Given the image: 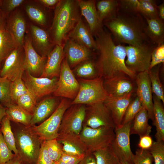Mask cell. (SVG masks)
<instances>
[{"instance_id": "cell-2", "label": "cell", "mask_w": 164, "mask_h": 164, "mask_svg": "<svg viewBox=\"0 0 164 164\" xmlns=\"http://www.w3.org/2000/svg\"><path fill=\"white\" fill-rule=\"evenodd\" d=\"M102 23L110 31L117 44L136 46L150 42L146 33V21L139 13L128 12L120 9L115 17Z\"/></svg>"}, {"instance_id": "cell-61", "label": "cell", "mask_w": 164, "mask_h": 164, "mask_svg": "<svg viewBox=\"0 0 164 164\" xmlns=\"http://www.w3.org/2000/svg\"><path fill=\"white\" fill-rule=\"evenodd\" d=\"M2 4V0H0V6H1Z\"/></svg>"}, {"instance_id": "cell-39", "label": "cell", "mask_w": 164, "mask_h": 164, "mask_svg": "<svg viewBox=\"0 0 164 164\" xmlns=\"http://www.w3.org/2000/svg\"><path fill=\"white\" fill-rule=\"evenodd\" d=\"M25 9L28 15L32 21L41 26L46 24V15L40 8L34 5H28L26 6Z\"/></svg>"}, {"instance_id": "cell-21", "label": "cell", "mask_w": 164, "mask_h": 164, "mask_svg": "<svg viewBox=\"0 0 164 164\" xmlns=\"http://www.w3.org/2000/svg\"><path fill=\"white\" fill-rule=\"evenodd\" d=\"M56 139L64 152L76 156L86 155L88 153L79 135L73 133L59 134Z\"/></svg>"}, {"instance_id": "cell-51", "label": "cell", "mask_w": 164, "mask_h": 164, "mask_svg": "<svg viewBox=\"0 0 164 164\" xmlns=\"http://www.w3.org/2000/svg\"><path fill=\"white\" fill-rule=\"evenodd\" d=\"M152 137L149 135H145L140 137L138 146L139 149L149 150L153 143Z\"/></svg>"}, {"instance_id": "cell-54", "label": "cell", "mask_w": 164, "mask_h": 164, "mask_svg": "<svg viewBox=\"0 0 164 164\" xmlns=\"http://www.w3.org/2000/svg\"><path fill=\"white\" fill-rule=\"evenodd\" d=\"M60 0H39L38 1L39 3L47 7L51 8L56 6Z\"/></svg>"}, {"instance_id": "cell-19", "label": "cell", "mask_w": 164, "mask_h": 164, "mask_svg": "<svg viewBox=\"0 0 164 164\" xmlns=\"http://www.w3.org/2000/svg\"><path fill=\"white\" fill-rule=\"evenodd\" d=\"M132 95L130 93L118 97L108 96L103 101L111 113L115 128L121 126L126 110L132 100Z\"/></svg>"}, {"instance_id": "cell-4", "label": "cell", "mask_w": 164, "mask_h": 164, "mask_svg": "<svg viewBox=\"0 0 164 164\" xmlns=\"http://www.w3.org/2000/svg\"><path fill=\"white\" fill-rule=\"evenodd\" d=\"M16 124L12 128L18 152L17 156L22 162L36 164L43 141L33 131L31 125Z\"/></svg>"}, {"instance_id": "cell-31", "label": "cell", "mask_w": 164, "mask_h": 164, "mask_svg": "<svg viewBox=\"0 0 164 164\" xmlns=\"http://www.w3.org/2000/svg\"><path fill=\"white\" fill-rule=\"evenodd\" d=\"M6 116L10 121L29 126L32 114L17 104L12 103L6 107Z\"/></svg>"}, {"instance_id": "cell-34", "label": "cell", "mask_w": 164, "mask_h": 164, "mask_svg": "<svg viewBox=\"0 0 164 164\" xmlns=\"http://www.w3.org/2000/svg\"><path fill=\"white\" fill-rule=\"evenodd\" d=\"M74 72L77 76L80 78L91 79L100 77L96 62L89 59L77 66Z\"/></svg>"}, {"instance_id": "cell-28", "label": "cell", "mask_w": 164, "mask_h": 164, "mask_svg": "<svg viewBox=\"0 0 164 164\" xmlns=\"http://www.w3.org/2000/svg\"><path fill=\"white\" fill-rule=\"evenodd\" d=\"M145 19L147 24L146 33L149 41L156 45L164 43V21L159 18Z\"/></svg>"}, {"instance_id": "cell-35", "label": "cell", "mask_w": 164, "mask_h": 164, "mask_svg": "<svg viewBox=\"0 0 164 164\" xmlns=\"http://www.w3.org/2000/svg\"><path fill=\"white\" fill-rule=\"evenodd\" d=\"M0 130L5 141L10 149L15 155H17L18 152L15 145V136L10 121L6 116L2 121Z\"/></svg>"}, {"instance_id": "cell-32", "label": "cell", "mask_w": 164, "mask_h": 164, "mask_svg": "<svg viewBox=\"0 0 164 164\" xmlns=\"http://www.w3.org/2000/svg\"><path fill=\"white\" fill-rule=\"evenodd\" d=\"M17 47L13 38L4 25L0 29V63Z\"/></svg>"}, {"instance_id": "cell-55", "label": "cell", "mask_w": 164, "mask_h": 164, "mask_svg": "<svg viewBox=\"0 0 164 164\" xmlns=\"http://www.w3.org/2000/svg\"><path fill=\"white\" fill-rule=\"evenodd\" d=\"M158 18L164 21V3H162L157 6Z\"/></svg>"}, {"instance_id": "cell-9", "label": "cell", "mask_w": 164, "mask_h": 164, "mask_svg": "<svg viewBox=\"0 0 164 164\" xmlns=\"http://www.w3.org/2000/svg\"><path fill=\"white\" fill-rule=\"evenodd\" d=\"M79 88V83L64 57L61 65L56 88L53 94L56 97L73 100L77 96Z\"/></svg>"}, {"instance_id": "cell-1", "label": "cell", "mask_w": 164, "mask_h": 164, "mask_svg": "<svg viewBox=\"0 0 164 164\" xmlns=\"http://www.w3.org/2000/svg\"><path fill=\"white\" fill-rule=\"evenodd\" d=\"M94 37L98 55L96 63L99 76L106 79L126 75L135 80L136 74L125 65V46L117 44L111 33L103 29Z\"/></svg>"}, {"instance_id": "cell-3", "label": "cell", "mask_w": 164, "mask_h": 164, "mask_svg": "<svg viewBox=\"0 0 164 164\" xmlns=\"http://www.w3.org/2000/svg\"><path fill=\"white\" fill-rule=\"evenodd\" d=\"M78 0H60L55 7L51 31L55 45L63 44L68 35L81 19Z\"/></svg>"}, {"instance_id": "cell-13", "label": "cell", "mask_w": 164, "mask_h": 164, "mask_svg": "<svg viewBox=\"0 0 164 164\" xmlns=\"http://www.w3.org/2000/svg\"><path fill=\"white\" fill-rule=\"evenodd\" d=\"M24 58L23 47L13 50L5 59L0 77L7 78L11 81L22 78L25 71Z\"/></svg>"}, {"instance_id": "cell-8", "label": "cell", "mask_w": 164, "mask_h": 164, "mask_svg": "<svg viewBox=\"0 0 164 164\" xmlns=\"http://www.w3.org/2000/svg\"><path fill=\"white\" fill-rule=\"evenodd\" d=\"M67 98L62 99L55 111L46 120L32 128L42 141L56 138L62 118L66 110L71 105Z\"/></svg>"}, {"instance_id": "cell-48", "label": "cell", "mask_w": 164, "mask_h": 164, "mask_svg": "<svg viewBox=\"0 0 164 164\" xmlns=\"http://www.w3.org/2000/svg\"><path fill=\"white\" fill-rule=\"evenodd\" d=\"M119 2L121 9L129 13H139V0H120Z\"/></svg>"}, {"instance_id": "cell-5", "label": "cell", "mask_w": 164, "mask_h": 164, "mask_svg": "<svg viewBox=\"0 0 164 164\" xmlns=\"http://www.w3.org/2000/svg\"><path fill=\"white\" fill-rule=\"evenodd\" d=\"M104 79L99 77L91 79L80 78L78 80L80 88L71 105H87L104 101L108 96L103 85Z\"/></svg>"}, {"instance_id": "cell-15", "label": "cell", "mask_w": 164, "mask_h": 164, "mask_svg": "<svg viewBox=\"0 0 164 164\" xmlns=\"http://www.w3.org/2000/svg\"><path fill=\"white\" fill-rule=\"evenodd\" d=\"M23 48L25 71L34 77H40L44 69L47 57H43L36 52L32 46L31 37L28 35L25 36Z\"/></svg>"}, {"instance_id": "cell-14", "label": "cell", "mask_w": 164, "mask_h": 164, "mask_svg": "<svg viewBox=\"0 0 164 164\" xmlns=\"http://www.w3.org/2000/svg\"><path fill=\"white\" fill-rule=\"evenodd\" d=\"M23 81L28 90L32 93L36 99L53 93L56 89L58 79L44 77H36L25 71Z\"/></svg>"}, {"instance_id": "cell-23", "label": "cell", "mask_w": 164, "mask_h": 164, "mask_svg": "<svg viewBox=\"0 0 164 164\" xmlns=\"http://www.w3.org/2000/svg\"><path fill=\"white\" fill-rule=\"evenodd\" d=\"M63 44L55 45L47 57L43 73L40 77L52 79L59 77L61 64L64 58Z\"/></svg>"}, {"instance_id": "cell-20", "label": "cell", "mask_w": 164, "mask_h": 164, "mask_svg": "<svg viewBox=\"0 0 164 164\" xmlns=\"http://www.w3.org/2000/svg\"><path fill=\"white\" fill-rule=\"evenodd\" d=\"M32 46L41 56L47 57L52 50L53 45L48 33L43 29L33 25L30 26Z\"/></svg>"}, {"instance_id": "cell-16", "label": "cell", "mask_w": 164, "mask_h": 164, "mask_svg": "<svg viewBox=\"0 0 164 164\" xmlns=\"http://www.w3.org/2000/svg\"><path fill=\"white\" fill-rule=\"evenodd\" d=\"M135 80L137 86L136 97L142 107L147 111L149 119L152 120L153 123V93L148 71L137 74Z\"/></svg>"}, {"instance_id": "cell-49", "label": "cell", "mask_w": 164, "mask_h": 164, "mask_svg": "<svg viewBox=\"0 0 164 164\" xmlns=\"http://www.w3.org/2000/svg\"><path fill=\"white\" fill-rule=\"evenodd\" d=\"M86 155L76 156L63 152L59 164H79Z\"/></svg>"}, {"instance_id": "cell-50", "label": "cell", "mask_w": 164, "mask_h": 164, "mask_svg": "<svg viewBox=\"0 0 164 164\" xmlns=\"http://www.w3.org/2000/svg\"><path fill=\"white\" fill-rule=\"evenodd\" d=\"M53 161L48 153L45 141L42 143L36 164H52Z\"/></svg>"}, {"instance_id": "cell-40", "label": "cell", "mask_w": 164, "mask_h": 164, "mask_svg": "<svg viewBox=\"0 0 164 164\" xmlns=\"http://www.w3.org/2000/svg\"><path fill=\"white\" fill-rule=\"evenodd\" d=\"M36 101L35 96L28 91L18 98L15 104L32 114L37 104Z\"/></svg>"}, {"instance_id": "cell-62", "label": "cell", "mask_w": 164, "mask_h": 164, "mask_svg": "<svg viewBox=\"0 0 164 164\" xmlns=\"http://www.w3.org/2000/svg\"><path fill=\"white\" fill-rule=\"evenodd\" d=\"M2 79V78L0 77V82L1 81Z\"/></svg>"}, {"instance_id": "cell-45", "label": "cell", "mask_w": 164, "mask_h": 164, "mask_svg": "<svg viewBox=\"0 0 164 164\" xmlns=\"http://www.w3.org/2000/svg\"><path fill=\"white\" fill-rule=\"evenodd\" d=\"M153 158L149 150L137 149L133 158V164H152Z\"/></svg>"}, {"instance_id": "cell-6", "label": "cell", "mask_w": 164, "mask_h": 164, "mask_svg": "<svg viewBox=\"0 0 164 164\" xmlns=\"http://www.w3.org/2000/svg\"><path fill=\"white\" fill-rule=\"evenodd\" d=\"M157 45L148 42L138 46H125V63L127 67L136 74L148 71L152 52Z\"/></svg>"}, {"instance_id": "cell-27", "label": "cell", "mask_w": 164, "mask_h": 164, "mask_svg": "<svg viewBox=\"0 0 164 164\" xmlns=\"http://www.w3.org/2000/svg\"><path fill=\"white\" fill-rule=\"evenodd\" d=\"M96 7L99 21L103 24L104 21L112 19L116 16L120 9L119 0L96 1Z\"/></svg>"}, {"instance_id": "cell-59", "label": "cell", "mask_w": 164, "mask_h": 164, "mask_svg": "<svg viewBox=\"0 0 164 164\" xmlns=\"http://www.w3.org/2000/svg\"><path fill=\"white\" fill-rule=\"evenodd\" d=\"M117 164H133V163L126 162H123L119 161Z\"/></svg>"}, {"instance_id": "cell-46", "label": "cell", "mask_w": 164, "mask_h": 164, "mask_svg": "<svg viewBox=\"0 0 164 164\" xmlns=\"http://www.w3.org/2000/svg\"><path fill=\"white\" fill-rule=\"evenodd\" d=\"M164 63V43L157 45L151 54L149 70L154 67Z\"/></svg>"}, {"instance_id": "cell-29", "label": "cell", "mask_w": 164, "mask_h": 164, "mask_svg": "<svg viewBox=\"0 0 164 164\" xmlns=\"http://www.w3.org/2000/svg\"><path fill=\"white\" fill-rule=\"evenodd\" d=\"M153 113L156 141H164V109L162 101L153 94Z\"/></svg>"}, {"instance_id": "cell-64", "label": "cell", "mask_w": 164, "mask_h": 164, "mask_svg": "<svg viewBox=\"0 0 164 164\" xmlns=\"http://www.w3.org/2000/svg\"><path fill=\"white\" fill-rule=\"evenodd\" d=\"M0 127H1V124H0Z\"/></svg>"}, {"instance_id": "cell-60", "label": "cell", "mask_w": 164, "mask_h": 164, "mask_svg": "<svg viewBox=\"0 0 164 164\" xmlns=\"http://www.w3.org/2000/svg\"><path fill=\"white\" fill-rule=\"evenodd\" d=\"M52 164H59L58 161H53Z\"/></svg>"}, {"instance_id": "cell-52", "label": "cell", "mask_w": 164, "mask_h": 164, "mask_svg": "<svg viewBox=\"0 0 164 164\" xmlns=\"http://www.w3.org/2000/svg\"><path fill=\"white\" fill-rule=\"evenodd\" d=\"M24 0H6L2 1L6 11H11L25 2Z\"/></svg>"}, {"instance_id": "cell-11", "label": "cell", "mask_w": 164, "mask_h": 164, "mask_svg": "<svg viewBox=\"0 0 164 164\" xmlns=\"http://www.w3.org/2000/svg\"><path fill=\"white\" fill-rule=\"evenodd\" d=\"M85 117L83 126L96 128L107 127L114 128L111 113L103 101L86 105Z\"/></svg>"}, {"instance_id": "cell-63", "label": "cell", "mask_w": 164, "mask_h": 164, "mask_svg": "<svg viewBox=\"0 0 164 164\" xmlns=\"http://www.w3.org/2000/svg\"><path fill=\"white\" fill-rule=\"evenodd\" d=\"M21 164H27L26 163H23V162H22Z\"/></svg>"}, {"instance_id": "cell-41", "label": "cell", "mask_w": 164, "mask_h": 164, "mask_svg": "<svg viewBox=\"0 0 164 164\" xmlns=\"http://www.w3.org/2000/svg\"><path fill=\"white\" fill-rule=\"evenodd\" d=\"M11 81L6 78H2L0 82V103L6 107L13 103L11 92Z\"/></svg>"}, {"instance_id": "cell-47", "label": "cell", "mask_w": 164, "mask_h": 164, "mask_svg": "<svg viewBox=\"0 0 164 164\" xmlns=\"http://www.w3.org/2000/svg\"><path fill=\"white\" fill-rule=\"evenodd\" d=\"M15 155L5 141L0 130V164H5Z\"/></svg>"}, {"instance_id": "cell-12", "label": "cell", "mask_w": 164, "mask_h": 164, "mask_svg": "<svg viewBox=\"0 0 164 164\" xmlns=\"http://www.w3.org/2000/svg\"><path fill=\"white\" fill-rule=\"evenodd\" d=\"M86 105H71L63 116L58 134L73 133L79 135L83 127L85 117Z\"/></svg>"}, {"instance_id": "cell-17", "label": "cell", "mask_w": 164, "mask_h": 164, "mask_svg": "<svg viewBox=\"0 0 164 164\" xmlns=\"http://www.w3.org/2000/svg\"><path fill=\"white\" fill-rule=\"evenodd\" d=\"M134 80L126 75H120L104 80L103 85L108 96L118 97L133 93Z\"/></svg>"}, {"instance_id": "cell-26", "label": "cell", "mask_w": 164, "mask_h": 164, "mask_svg": "<svg viewBox=\"0 0 164 164\" xmlns=\"http://www.w3.org/2000/svg\"><path fill=\"white\" fill-rule=\"evenodd\" d=\"M6 28L14 39L17 47H23L26 23L20 12L16 11L12 14Z\"/></svg>"}, {"instance_id": "cell-56", "label": "cell", "mask_w": 164, "mask_h": 164, "mask_svg": "<svg viewBox=\"0 0 164 164\" xmlns=\"http://www.w3.org/2000/svg\"><path fill=\"white\" fill-rule=\"evenodd\" d=\"M22 162L19 157L16 155L5 164H21Z\"/></svg>"}, {"instance_id": "cell-37", "label": "cell", "mask_w": 164, "mask_h": 164, "mask_svg": "<svg viewBox=\"0 0 164 164\" xmlns=\"http://www.w3.org/2000/svg\"><path fill=\"white\" fill-rule=\"evenodd\" d=\"M138 12L145 19L158 18V5L154 0H139Z\"/></svg>"}, {"instance_id": "cell-58", "label": "cell", "mask_w": 164, "mask_h": 164, "mask_svg": "<svg viewBox=\"0 0 164 164\" xmlns=\"http://www.w3.org/2000/svg\"><path fill=\"white\" fill-rule=\"evenodd\" d=\"M4 25L3 19L0 14V29Z\"/></svg>"}, {"instance_id": "cell-25", "label": "cell", "mask_w": 164, "mask_h": 164, "mask_svg": "<svg viewBox=\"0 0 164 164\" xmlns=\"http://www.w3.org/2000/svg\"><path fill=\"white\" fill-rule=\"evenodd\" d=\"M60 103L55 97H49L37 103L32 114L30 125H35L46 120L55 111Z\"/></svg>"}, {"instance_id": "cell-44", "label": "cell", "mask_w": 164, "mask_h": 164, "mask_svg": "<svg viewBox=\"0 0 164 164\" xmlns=\"http://www.w3.org/2000/svg\"><path fill=\"white\" fill-rule=\"evenodd\" d=\"M154 162V164H164V141L153 142L149 149Z\"/></svg>"}, {"instance_id": "cell-36", "label": "cell", "mask_w": 164, "mask_h": 164, "mask_svg": "<svg viewBox=\"0 0 164 164\" xmlns=\"http://www.w3.org/2000/svg\"><path fill=\"white\" fill-rule=\"evenodd\" d=\"M92 154L95 158L97 164H117L119 161L111 145Z\"/></svg>"}, {"instance_id": "cell-33", "label": "cell", "mask_w": 164, "mask_h": 164, "mask_svg": "<svg viewBox=\"0 0 164 164\" xmlns=\"http://www.w3.org/2000/svg\"><path fill=\"white\" fill-rule=\"evenodd\" d=\"M163 64L158 65L148 71L152 93L164 103V92L159 77V72Z\"/></svg>"}, {"instance_id": "cell-53", "label": "cell", "mask_w": 164, "mask_h": 164, "mask_svg": "<svg viewBox=\"0 0 164 164\" xmlns=\"http://www.w3.org/2000/svg\"><path fill=\"white\" fill-rule=\"evenodd\" d=\"M79 164H97V163L93 154L88 153Z\"/></svg>"}, {"instance_id": "cell-42", "label": "cell", "mask_w": 164, "mask_h": 164, "mask_svg": "<svg viewBox=\"0 0 164 164\" xmlns=\"http://www.w3.org/2000/svg\"><path fill=\"white\" fill-rule=\"evenodd\" d=\"M46 149L50 159L53 161H57L60 159L63 151L61 144L56 138L45 141Z\"/></svg>"}, {"instance_id": "cell-10", "label": "cell", "mask_w": 164, "mask_h": 164, "mask_svg": "<svg viewBox=\"0 0 164 164\" xmlns=\"http://www.w3.org/2000/svg\"><path fill=\"white\" fill-rule=\"evenodd\" d=\"M132 124V121L115 128V136L111 144L119 161L131 163H133L134 155L130 146V131Z\"/></svg>"}, {"instance_id": "cell-7", "label": "cell", "mask_w": 164, "mask_h": 164, "mask_svg": "<svg viewBox=\"0 0 164 164\" xmlns=\"http://www.w3.org/2000/svg\"><path fill=\"white\" fill-rule=\"evenodd\" d=\"M88 153L105 148L111 145L115 136L114 128L101 127L93 128L83 126L79 134Z\"/></svg>"}, {"instance_id": "cell-24", "label": "cell", "mask_w": 164, "mask_h": 164, "mask_svg": "<svg viewBox=\"0 0 164 164\" xmlns=\"http://www.w3.org/2000/svg\"><path fill=\"white\" fill-rule=\"evenodd\" d=\"M67 37L74 40L92 51H96V43L89 28L81 19L68 34Z\"/></svg>"}, {"instance_id": "cell-57", "label": "cell", "mask_w": 164, "mask_h": 164, "mask_svg": "<svg viewBox=\"0 0 164 164\" xmlns=\"http://www.w3.org/2000/svg\"><path fill=\"white\" fill-rule=\"evenodd\" d=\"M6 116V108L0 103V124L5 116Z\"/></svg>"}, {"instance_id": "cell-22", "label": "cell", "mask_w": 164, "mask_h": 164, "mask_svg": "<svg viewBox=\"0 0 164 164\" xmlns=\"http://www.w3.org/2000/svg\"><path fill=\"white\" fill-rule=\"evenodd\" d=\"M81 15L83 16L94 36L103 29V25L99 21L96 7V0H77Z\"/></svg>"}, {"instance_id": "cell-43", "label": "cell", "mask_w": 164, "mask_h": 164, "mask_svg": "<svg viewBox=\"0 0 164 164\" xmlns=\"http://www.w3.org/2000/svg\"><path fill=\"white\" fill-rule=\"evenodd\" d=\"M28 91L22 78L11 81V92L12 103L15 104L18 98Z\"/></svg>"}, {"instance_id": "cell-18", "label": "cell", "mask_w": 164, "mask_h": 164, "mask_svg": "<svg viewBox=\"0 0 164 164\" xmlns=\"http://www.w3.org/2000/svg\"><path fill=\"white\" fill-rule=\"evenodd\" d=\"M63 51L64 56L71 68L89 59L92 51L68 37L63 44Z\"/></svg>"}, {"instance_id": "cell-30", "label": "cell", "mask_w": 164, "mask_h": 164, "mask_svg": "<svg viewBox=\"0 0 164 164\" xmlns=\"http://www.w3.org/2000/svg\"><path fill=\"white\" fill-rule=\"evenodd\" d=\"M149 119L147 111L143 107L133 120L130 134H137L140 137L149 135L151 132L152 127L148 123Z\"/></svg>"}, {"instance_id": "cell-38", "label": "cell", "mask_w": 164, "mask_h": 164, "mask_svg": "<svg viewBox=\"0 0 164 164\" xmlns=\"http://www.w3.org/2000/svg\"><path fill=\"white\" fill-rule=\"evenodd\" d=\"M142 108L141 102L137 97L132 99L126 110L121 125L133 121L136 115Z\"/></svg>"}]
</instances>
